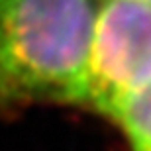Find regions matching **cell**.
Instances as JSON below:
<instances>
[{
  "label": "cell",
  "mask_w": 151,
  "mask_h": 151,
  "mask_svg": "<svg viewBox=\"0 0 151 151\" xmlns=\"http://www.w3.org/2000/svg\"><path fill=\"white\" fill-rule=\"evenodd\" d=\"M137 2H143V4H149L151 6V0H137Z\"/></svg>",
  "instance_id": "277c9868"
},
{
  "label": "cell",
  "mask_w": 151,
  "mask_h": 151,
  "mask_svg": "<svg viewBox=\"0 0 151 151\" xmlns=\"http://www.w3.org/2000/svg\"><path fill=\"white\" fill-rule=\"evenodd\" d=\"M100 0H0V114L78 108Z\"/></svg>",
  "instance_id": "6da1fadb"
},
{
  "label": "cell",
  "mask_w": 151,
  "mask_h": 151,
  "mask_svg": "<svg viewBox=\"0 0 151 151\" xmlns=\"http://www.w3.org/2000/svg\"><path fill=\"white\" fill-rule=\"evenodd\" d=\"M110 124L122 135L124 151H151V81L124 102Z\"/></svg>",
  "instance_id": "3957f363"
},
{
  "label": "cell",
  "mask_w": 151,
  "mask_h": 151,
  "mask_svg": "<svg viewBox=\"0 0 151 151\" xmlns=\"http://www.w3.org/2000/svg\"><path fill=\"white\" fill-rule=\"evenodd\" d=\"M149 81L151 6L137 0H100L78 108L110 122Z\"/></svg>",
  "instance_id": "7a4b0ae2"
}]
</instances>
